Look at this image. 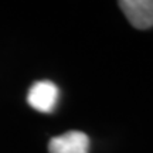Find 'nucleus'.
I'll return each instance as SVG.
<instances>
[{
    "label": "nucleus",
    "mask_w": 153,
    "mask_h": 153,
    "mask_svg": "<svg viewBox=\"0 0 153 153\" xmlns=\"http://www.w3.org/2000/svg\"><path fill=\"white\" fill-rule=\"evenodd\" d=\"M60 89L51 81H36L27 94L28 105L38 112L51 114L57 106Z\"/></svg>",
    "instance_id": "obj_1"
},
{
    "label": "nucleus",
    "mask_w": 153,
    "mask_h": 153,
    "mask_svg": "<svg viewBox=\"0 0 153 153\" xmlns=\"http://www.w3.org/2000/svg\"><path fill=\"white\" fill-rule=\"evenodd\" d=\"M118 4L133 27L146 30L153 26V0H122Z\"/></svg>",
    "instance_id": "obj_2"
},
{
    "label": "nucleus",
    "mask_w": 153,
    "mask_h": 153,
    "mask_svg": "<svg viewBox=\"0 0 153 153\" xmlns=\"http://www.w3.org/2000/svg\"><path fill=\"white\" fill-rule=\"evenodd\" d=\"M89 139L84 132L70 131L53 137L48 143L50 153H88Z\"/></svg>",
    "instance_id": "obj_3"
}]
</instances>
